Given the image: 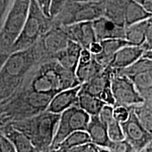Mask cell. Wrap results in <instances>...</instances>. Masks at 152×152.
Here are the masks:
<instances>
[{
  "label": "cell",
  "instance_id": "1",
  "mask_svg": "<svg viewBox=\"0 0 152 152\" xmlns=\"http://www.w3.org/2000/svg\"><path fill=\"white\" fill-rule=\"evenodd\" d=\"M41 52L38 43L30 48L11 52L0 69V93L10 94L14 92L39 58Z\"/></svg>",
  "mask_w": 152,
  "mask_h": 152
},
{
  "label": "cell",
  "instance_id": "2",
  "mask_svg": "<svg viewBox=\"0 0 152 152\" xmlns=\"http://www.w3.org/2000/svg\"><path fill=\"white\" fill-rule=\"evenodd\" d=\"M78 85L80 83L75 73L65 69L54 59L39 66L30 82L28 90L54 96L60 91Z\"/></svg>",
  "mask_w": 152,
  "mask_h": 152
},
{
  "label": "cell",
  "instance_id": "3",
  "mask_svg": "<svg viewBox=\"0 0 152 152\" xmlns=\"http://www.w3.org/2000/svg\"><path fill=\"white\" fill-rule=\"evenodd\" d=\"M59 117L60 114L45 111L31 118L9 124L24 133L31 140L35 149L41 152L52 144Z\"/></svg>",
  "mask_w": 152,
  "mask_h": 152
},
{
  "label": "cell",
  "instance_id": "4",
  "mask_svg": "<svg viewBox=\"0 0 152 152\" xmlns=\"http://www.w3.org/2000/svg\"><path fill=\"white\" fill-rule=\"evenodd\" d=\"M52 26V19L45 14L35 0H31L27 20L18 37L11 45V52L33 47Z\"/></svg>",
  "mask_w": 152,
  "mask_h": 152
},
{
  "label": "cell",
  "instance_id": "5",
  "mask_svg": "<svg viewBox=\"0 0 152 152\" xmlns=\"http://www.w3.org/2000/svg\"><path fill=\"white\" fill-rule=\"evenodd\" d=\"M103 16L102 1H76L68 0L52 19L53 26H68L77 23L92 22Z\"/></svg>",
  "mask_w": 152,
  "mask_h": 152
},
{
  "label": "cell",
  "instance_id": "6",
  "mask_svg": "<svg viewBox=\"0 0 152 152\" xmlns=\"http://www.w3.org/2000/svg\"><path fill=\"white\" fill-rule=\"evenodd\" d=\"M90 115L77 103L60 114L57 128L50 147L61 143L70 134L76 131H86Z\"/></svg>",
  "mask_w": 152,
  "mask_h": 152
},
{
  "label": "cell",
  "instance_id": "7",
  "mask_svg": "<svg viewBox=\"0 0 152 152\" xmlns=\"http://www.w3.org/2000/svg\"><path fill=\"white\" fill-rule=\"evenodd\" d=\"M31 0H14L0 31V40L7 46L14 44L29 14Z\"/></svg>",
  "mask_w": 152,
  "mask_h": 152
},
{
  "label": "cell",
  "instance_id": "8",
  "mask_svg": "<svg viewBox=\"0 0 152 152\" xmlns=\"http://www.w3.org/2000/svg\"><path fill=\"white\" fill-rule=\"evenodd\" d=\"M111 87L115 105L136 106L144 103V98L128 75L112 76Z\"/></svg>",
  "mask_w": 152,
  "mask_h": 152
},
{
  "label": "cell",
  "instance_id": "9",
  "mask_svg": "<svg viewBox=\"0 0 152 152\" xmlns=\"http://www.w3.org/2000/svg\"><path fill=\"white\" fill-rule=\"evenodd\" d=\"M126 140L136 151H141L152 140V134L142 126L137 118L134 111L131 110L130 116L126 121L121 123Z\"/></svg>",
  "mask_w": 152,
  "mask_h": 152
},
{
  "label": "cell",
  "instance_id": "10",
  "mask_svg": "<svg viewBox=\"0 0 152 152\" xmlns=\"http://www.w3.org/2000/svg\"><path fill=\"white\" fill-rule=\"evenodd\" d=\"M111 80L108 68H105L102 73L90 81L82 84L81 90L100 99L106 104L114 106L115 100L111 90Z\"/></svg>",
  "mask_w": 152,
  "mask_h": 152
},
{
  "label": "cell",
  "instance_id": "11",
  "mask_svg": "<svg viewBox=\"0 0 152 152\" xmlns=\"http://www.w3.org/2000/svg\"><path fill=\"white\" fill-rule=\"evenodd\" d=\"M69 40L61 26H53L42 36L37 43L42 52L53 58L67 47Z\"/></svg>",
  "mask_w": 152,
  "mask_h": 152
},
{
  "label": "cell",
  "instance_id": "12",
  "mask_svg": "<svg viewBox=\"0 0 152 152\" xmlns=\"http://www.w3.org/2000/svg\"><path fill=\"white\" fill-rule=\"evenodd\" d=\"M61 27L70 40L79 44L83 48L88 49L91 44L96 40L92 22L77 23Z\"/></svg>",
  "mask_w": 152,
  "mask_h": 152
},
{
  "label": "cell",
  "instance_id": "13",
  "mask_svg": "<svg viewBox=\"0 0 152 152\" xmlns=\"http://www.w3.org/2000/svg\"><path fill=\"white\" fill-rule=\"evenodd\" d=\"M145 51L142 47L126 45L114 54L107 67L113 70L126 69L141 58Z\"/></svg>",
  "mask_w": 152,
  "mask_h": 152
},
{
  "label": "cell",
  "instance_id": "14",
  "mask_svg": "<svg viewBox=\"0 0 152 152\" xmlns=\"http://www.w3.org/2000/svg\"><path fill=\"white\" fill-rule=\"evenodd\" d=\"M92 25L97 41L109 39H125V26L115 23L106 17H99L92 21Z\"/></svg>",
  "mask_w": 152,
  "mask_h": 152
},
{
  "label": "cell",
  "instance_id": "15",
  "mask_svg": "<svg viewBox=\"0 0 152 152\" xmlns=\"http://www.w3.org/2000/svg\"><path fill=\"white\" fill-rule=\"evenodd\" d=\"M81 84L61 90L53 96L46 111L55 114H61L77 103V96L81 89Z\"/></svg>",
  "mask_w": 152,
  "mask_h": 152
},
{
  "label": "cell",
  "instance_id": "16",
  "mask_svg": "<svg viewBox=\"0 0 152 152\" xmlns=\"http://www.w3.org/2000/svg\"><path fill=\"white\" fill-rule=\"evenodd\" d=\"M83 49L79 44L69 40L67 47L53 57L59 64L68 71L75 73L79 62L80 54Z\"/></svg>",
  "mask_w": 152,
  "mask_h": 152
},
{
  "label": "cell",
  "instance_id": "17",
  "mask_svg": "<svg viewBox=\"0 0 152 152\" xmlns=\"http://www.w3.org/2000/svg\"><path fill=\"white\" fill-rule=\"evenodd\" d=\"M86 132L90 137L91 142L99 147L106 148L111 142L108 135L107 127L98 115L90 116Z\"/></svg>",
  "mask_w": 152,
  "mask_h": 152
},
{
  "label": "cell",
  "instance_id": "18",
  "mask_svg": "<svg viewBox=\"0 0 152 152\" xmlns=\"http://www.w3.org/2000/svg\"><path fill=\"white\" fill-rule=\"evenodd\" d=\"M1 133L12 142L17 152L38 151L34 147L31 140L24 133L16 130L11 125H7Z\"/></svg>",
  "mask_w": 152,
  "mask_h": 152
},
{
  "label": "cell",
  "instance_id": "19",
  "mask_svg": "<svg viewBox=\"0 0 152 152\" xmlns=\"http://www.w3.org/2000/svg\"><path fill=\"white\" fill-rule=\"evenodd\" d=\"M129 0H102L103 16L125 26V10Z\"/></svg>",
  "mask_w": 152,
  "mask_h": 152
},
{
  "label": "cell",
  "instance_id": "20",
  "mask_svg": "<svg viewBox=\"0 0 152 152\" xmlns=\"http://www.w3.org/2000/svg\"><path fill=\"white\" fill-rule=\"evenodd\" d=\"M100 42L102 46V52L94 56L104 68L107 67L114 54L119 49L130 45L125 39H109L100 41Z\"/></svg>",
  "mask_w": 152,
  "mask_h": 152
},
{
  "label": "cell",
  "instance_id": "21",
  "mask_svg": "<svg viewBox=\"0 0 152 152\" xmlns=\"http://www.w3.org/2000/svg\"><path fill=\"white\" fill-rule=\"evenodd\" d=\"M105 68L99 63L94 56L87 62H78L75 75L80 84H84L102 73Z\"/></svg>",
  "mask_w": 152,
  "mask_h": 152
},
{
  "label": "cell",
  "instance_id": "22",
  "mask_svg": "<svg viewBox=\"0 0 152 152\" xmlns=\"http://www.w3.org/2000/svg\"><path fill=\"white\" fill-rule=\"evenodd\" d=\"M77 104L90 116H94L98 115L101 109L106 104L100 99L80 89L77 96Z\"/></svg>",
  "mask_w": 152,
  "mask_h": 152
},
{
  "label": "cell",
  "instance_id": "23",
  "mask_svg": "<svg viewBox=\"0 0 152 152\" xmlns=\"http://www.w3.org/2000/svg\"><path fill=\"white\" fill-rule=\"evenodd\" d=\"M152 17L135 0H129L125 7L124 18L125 27L144 21Z\"/></svg>",
  "mask_w": 152,
  "mask_h": 152
},
{
  "label": "cell",
  "instance_id": "24",
  "mask_svg": "<svg viewBox=\"0 0 152 152\" xmlns=\"http://www.w3.org/2000/svg\"><path fill=\"white\" fill-rule=\"evenodd\" d=\"M147 20L125 27V39L128 42L130 45L140 47H142V45H143L145 39V31Z\"/></svg>",
  "mask_w": 152,
  "mask_h": 152
},
{
  "label": "cell",
  "instance_id": "25",
  "mask_svg": "<svg viewBox=\"0 0 152 152\" xmlns=\"http://www.w3.org/2000/svg\"><path fill=\"white\" fill-rule=\"evenodd\" d=\"M91 142L90 138L86 131H76L70 134L58 146L66 151L71 148ZM58 146V145H57Z\"/></svg>",
  "mask_w": 152,
  "mask_h": 152
},
{
  "label": "cell",
  "instance_id": "26",
  "mask_svg": "<svg viewBox=\"0 0 152 152\" xmlns=\"http://www.w3.org/2000/svg\"><path fill=\"white\" fill-rule=\"evenodd\" d=\"M136 106L133 111L138 121L148 132L152 134V107L142 106V104Z\"/></svg>",
  "mask_w": 152,
  "mask_h": 152
},
{
  "label": "cell",
  "instance_id": "27",
  "mask_svg": "<svg viewBox=\"0 0 152 152\" xmlns=\"http://www.w3.org/2000/svg\"><path fill=\"white\" fill-rule=\"evenodd\" d=\"M106 127H107L108 135L111 141H119V140H124L125 137L121 123L113 119L111 122L106 125Z\"/></svg>",
  "mask_w": 152,
  "mask_h": 152
},
{
  "label": "cell",
  "instance_id": "28",
  "mask_svg": "<svg viewBox=\"0 0 152 152\" xmlns=\"http://www.w3.org/2000/svg\"><path fill=\"white\" fill-rule=\"evenodd\" d=\"M111 152H137L126 140L111 141L106 147Z\"/></svg>",
  "mask_w": 152,
  "mask_h": 152
},
{
  "label": "cell",
  "instance_id": "29",
  "mask_svg": "<svg viewBox=\"0 0 152 152\" xmlns=\"http://www.w3.org/2000/svg\"><path fill=\"white\" fill-rule=\"evenodd\" d=\"M130 110L123 106H113V117L115 120L122 123L128 119Z\"/></svg>",
  "mask_w": 152,
  "mask_h": 152
},
{
  "label": "cell",
  "instance_id": "30",
  "mask_svg": "<svg viewBox=\"0 0 152 152\" xmlns=\"http://www.w3.org/2000/svg\"><path fill=\"white\" fill-rule=\"evenodd\" d=\"M98 116L104 124L107 125L113 119H115L113 117V106L105 104L101 109Z\"/></svg>",
  "mask_w": 152,
  "mask_h": 152
},
{
  "label": "cell",
  "instance_id": "31",
  "mask_svg": "<svg viewBox=\"0 0 152 152\" xmlns=\"http://www.w3.org/2000/svg\"><path fill=\"white\" fill-rule=\"evenodd\" d=\"M142 47L145 52L152 51V17L149 18L147 22L145 31V39Z\"/></svg>",
  "mask_w": 152,
  "mask_h": 152
},
{
  "label": "cell",
  "instance_id": "32",
  "mask_svg": "<svg viewBox=\"0 0 152 152\" xmlns=\"http://www.w3.org/2000/svg\"><path fill=\"white\" fill-rule=\"evenodd\" d=\"M14 0H0V31Z\"/></svg>",
  "mask_w": 152,
  "mask_h": 152
},
{
  "label": "cell",
  "instance_id": "33",
  "mask_svg": "<svg viewBox=\"0 0 152 152\" xmlns=\"http://www.w3.org/2000/svg\"><path fill=\"white\" fill-rule=\"evenodd\" d=\"M68 0H51L49 7V15L50 18H53L59 13L66 3Z\"/></svg>",
  "mask_w": 152,
  "mask_h": 152
},
{
  "label": "cell",
  "instance_id": "34",
  "mask_svg": "<svg viewBox=\"0 0 152 152\" xmlns=\"http://www.w3.org/2000/svg\"><path fill=\"white\" fill-rule=\"evenodd\" d=\"M68 152H99V147L92 142L82 144L68 150Z\"/></svg>",
  "mask_w": 152,
  "mask_h": 152
},
{
  "label": "cell",
  "instance_id": "35",
  "mask_svg": "<svg viewBox=\"0 0 152 152\" xmlns=\"http://www.w3.org/2000/svg\"><path fill=\"white\" fill-rule=\"evenodd\" d=\"M0 152H17L12 142L3 134L0 140Z\"/></svg>",
  "mask_w": 152,
  "mask_h": 152
},
{
  "label": "cell",
  "instance_id": "36",
  "mask_svg": "<svg viewBox=\"0 0 152 152\" xmlns=\"http://www.w3.org/2000/svg\"><path fill=\"white\" fill-rule=\"evenodd\" d=\"M88 49L93 56H96V55L99 54L100 53L102 52V44H101L99 41H97V40L93 42L90 45Z\"/></svg>",
  "mask_w": 152,
  "mask_h": 152
},
{
  "label": "cell",
  "instance_id": "37",
  "mask_svg": "<svg viewBox=\"0 0 152 152\" xmlns=\"http://www.w3.org/2000/svg\"><path fill=\"white\" fill-rule=\"evenodd\" d=\"M36 2L38 4L42 10L47 16L50 18L49 15V7H50L51 0H35Z\"/></svg>",
  "mask_w": 152,
  "mask_h": 152
},
{
  "label": "cell",
  "instance_id": "38",
  "mask_svg": "<svg viewBox=\"0 0 152 152\" xmlns=\"http://www.w3.org/2000/svg\"><path fill=\"white\" fill-rule=\"evenodd\" d=\"M147 12L152 16V0H135Z\"/></svg>",
  "mask_w": 152,
  "mask_h": 152
},
{
  "label": "cell",
  "instance_id": "39",
  "mask_svg": "<svg viewBox=\"0 0 152 152\" xmlns=\"http://www.w3.org/2000/svg\"><path fill=\"white\" fill-rule=\"evenodd\" d=\"M9 54H7V53L4 52L3 51L0 50V69H1V66H2L4 62L7 59V56H9Z\"/></svg>",
  "mask_w": 152,
  "mask_h": 152
},
{
  "label": "cell",
  "instance_id": "40",
  "mask_svg": "<svg viewBox=\"0 0 152 152\" xmlns=\"http://www.w3.org/2000/svg\"><path fill=\"white\" fill-rule=\"evenodd\" d=\"M143 57L151 58V59H152V51H150V52H147L144 53V55H143Z\"/></svg>",
  "mask_w": 152,
  "mask_h": 152
},
{
  "label": "cell",
  "instance_id": "41",
  "mask_svg": "<svg viewBox=\"0 0 152 152\" xmlns=\"http://www.w3.org/2000/svg\"><path fill=\"white\" fill-rule=\"evenodd\" d=\"M71 1H93V2H97V1H102V0H71Z\"/></svg>",
  "mask_w": 152,
  "mask_h": 152
},
{
  "label": "cell",
  "instance_id": "42",
  "mask_svg": "<svg viewBox=\"0 0 152 152\" xmlns=\"http://www.w3.org/2000/svg\"><path fill=\"white\" fill-rule=\"evenodd\" d=\"M99 152H111L107 148H104V147H99Z\"/></svg>",
  "mask_w": 152,
  "mask_h": 152
},
{
  "label": "cell",
  "instance_id": "43",
  "mask_svg": "<svg viewBox=\"0 0 152 152\" xmlns=\"http://www.w3.org/2000/svg\"><path fill=\"white\" fill-rule=\"evenodd\" d=\"M1 135H2V134H1V132H0V140H1Z\"/></svg>",
  "mask_w": 152,
  "mask_h": 152
},
{
  "label": "cell",
  "instance_id": "44",
  "mask_svg": "<svg viewBox=\"0 0 152 152\" xmlns=\"http://www.w3.org/2000/svg\"><path fill=\"white\" fill-rule=\"evenodd\" d=\"M137 152H142V151H137Z\"/></svg>",
  "mask_w": 152,
  "mask_h": 152
},
{
  "label": "cell",
  "instance_id": "45",
  "mask_svg": "<svg viewBox=\"0 0 152 152\" xmlns=\"http://www.w3.org/2000/svg\"><path fill=\"white\" fill-rule=\"evenodd\" d=\"M36 152H39V151H36Z\"/></svg>",
  "mask_w": 152,
  "mask_h": 152
}]
</instances>
